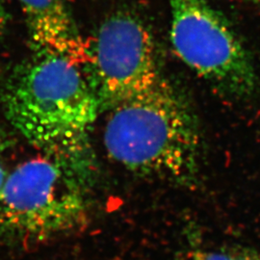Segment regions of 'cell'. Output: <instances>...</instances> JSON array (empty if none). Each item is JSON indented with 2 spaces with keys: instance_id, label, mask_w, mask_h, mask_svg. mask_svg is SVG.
I'll return each instance as SVG.
<instances>
[{
  "instance_id": "cell-9",
  "label": "cell",
  "mask_w": 260,
  "mask_h": 260,
  "mask_svg": "<svg viewBox=\"0 0 260 260\" xmlns=\"http://www.w3.org/2000/svg\"><path fill=\"white\" fill-rule=\"evenodd\" d=\"M10 16L2 0H0V35L6 30L9 22Z\"/></svg>"
},
{
  "instance_id": "cell-7",
  "label": "cell",
  "mask_w": 260,
  "mask_h": 260,
  "mask_svg": "<svg viewBox=\"0 0 260 260\" xmlns=\"http://www.w3.org/2000/svg\"><path fill=\"white\" fill-rule=\"evenodd\" d=\"M184 260H234L231 251L195 249L186 253Z\"/></svg>"
},
{
  "instance_id": "cell-12",
  "label": "cell",
  "mask_w": 260,
  "mask_h": 260,
  "mask_svg": "<svg viewBox=\"0 0 260 260\" xmlns=\"http://www.w3.org/2000/svg\"><path fill=\"white\" fill-rule=\"evenodd\" d=\"M245 1L251 2V3H253V4H260V0H245Z\"/></svg>"
},
{
  "instance_id": "cell-4",
  "label": "cell",
  "mask_w": 260,
  "mask_h": 260,
  "mask_svg": "<svg viewBox=\"0 0 260 260\" xmlns=\"http://www.w3.org/2000/svg\"><path fill=\"white\" fill-rule=\"evenodd\" d=\"M171 40L179 58L222 93L245 98L257 78L241 41L229 21L205 0H168Z\"/></svg>"
},
{
  "instance_id": "cell-1",
  "label": "cell",
  "mask_w": 260,
  "mask_h": 260,
  "mask_svg": "<svg viewBox=\"0 0 260 260\" xmlns=\"http://www.w3.org/2000/svg\"><path fill=\"white\" fill-rule=\"evenodd\" d=\"M3 111L30 145L68 171L84 189L95 160L91 133L101 112L86 70L61 56L37 53L10 75Z\"/></svg>"
},
{
  "instance_id": "cell-5",
  "label": "cell",
  "mask_w": 260,
  "mask_h": 260,
  "mask_svg": "<svg viewBox=\"0 0 260 260\" xmlns=\"http://www.w3.org/2000/svg\"><path fill=\"white\" fill-rule=\"evenodd\" d=\"M90 52L87 75L101 111H110L162 77L150 33L127 14H117L103 22Z\"/></svg>"
},
{
  "instance_id": "cell-8",
  "label": "cell",
  "mask_w": 260,
  "mask_h": 260,
  "mask_svg": "<svg viewBox=\"0 0 260 260\" xmlns=\"http://www.w3.org/2000/svg\"><path fill=\"white\" fill-rule=\"evenodd\" d=\"M234 260H260V251L252 249L239 248L231 251Z\"/></svg>"
},
{
  "instance_id": "cell-2",
  "label": "cell",
  "mask_w": 260,
  "mask_h": 260,
  "mask_svg": "<svg viewBox=\"0 0 260 260\" xmlns=\"http://www.w3.org/2000/svg\"><path fill=\"white\" fill-rule=\"evenodd\" d=\"M109 156L132 173L194 185L201 167V134L193 112L161 77L110 110L104 129Z\"/></svg>"
},
{
  "instance_id": "cell-11",
  "label": "cell",
  "mask_w": 260,
  "mask_h": 260,
  "mask_svg": "<svg viewBox=\"0 0 260 260\" xmlns=\"http://www.w3.org/2000/svg\"><path fill=\"white\" fill-rule=\"evenodd\" d=\"M5 148V141L0 136V150Z\"/></svg>"
},
{
  "instance_id": "cell-10",
  "label": "cell",
  "mask_w": 260,
  "mask_h": 260,
  "mask_svg": "<svg viewBox=\"0 0 260 260\" xmlns=\"http://www.w3.org/2000/svg\"><path fill=\"white\" fill-rule=\"evenodd\" d=\"M6 177H7V174H6L5 170L3 169V167H2L1 164H0V192H1V190H2V187H3V184H4V182H5Z\"/></svg>"
},
{
  "instance_id": "cell-6",
  "label": "cell",
  "mask_w": 260,
  "mask_h": 260,
  "mask_svg": "<svg viewBox=\"0 0 260 260\" xmlns=\"http://www.w3.org/2000/svg\"><path fill=\"white\" fill-rule=\"evenodd\" d=\"M25 15L31 45L37 53L61 56L87 68L90 48L76 26L66 0H18Z\"/></svg>"
},
{
  "instance_id": "cell-3",
  "label": "cell",
  "mask_w": 260,
  "mask_h": 260,
  "mask_svg": "<svg viewBox=\"0 0 260 260\" xmlns=\"http://www.w3.org/2000/svg\"><path fill=\"white\" fill-rule=\"evenodd\" d=\"M84 190L53 160L26 161L7 175L0 192V229L30 241L71 232L83 222Z\"/></svg>"
}]
</instances>
